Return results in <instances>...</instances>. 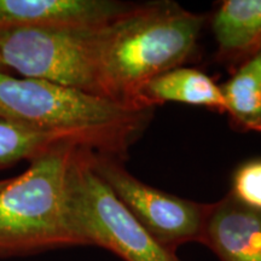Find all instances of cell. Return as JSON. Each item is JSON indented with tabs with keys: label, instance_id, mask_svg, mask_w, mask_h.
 Here are the masks:
<instances>
[{
	"label": "cell",
	"instance_id": "obj_1",
	"mask_svg": "<svg viewBox=\"0 0 261 261\" xmlns=\"http://www.w3.org/2000/svg\"><path fill=\"white\" fill-rule=\"evenodd\" d=\"M150 112L46 80L0 73V116L18 126L76 137L99 154L125 152Z\"/></svg>",
	"mask_w": 261,
	"mask_h": 261
},
{
	"label": "cell",
	"instance_id": "obj_2",
	"mask_svg": "<svg viewBox=\"0 0 261 261\" xmlns=\"http://www.w3.org/2000/svg\"><path fill=\"white\" fill-rule=\"evenodd\" d=\"M204 21L203 15L163 2L137 4L108 24L102 54L107 97L149 109L139 103L142 90L194 55Z\"/></svg>",
	"mask_w": 261,
	"mask_h": 261
},
{
	"label": "cell",
	"instance_id": "obj_3",
	"mask_svg": "<svg viewBox=\"0 0 261 261\" xmlns=\"http://www.w3.org/2000/svg\"><path fill=\"white\" fill-rule=\"evenodd\" d=\"M74 142L33 159L27 171L0 190V257L25 256L83 246L68 204V171ZM84 148V146H83Z\"/></svg>",
	"mask_w": 261,
	"mask_h": 261
},
{
	"label": "cell",
	"instance_id": "obj_4",
	"mask_svg": "<svg viewBox=\"0 0 261 261\" xmlns=\"http://www.w3.org/2000/svg\"><path fill=\"white\" fill-rule=\"evenodd\" d=\"M107 27L0 32V55L10 71L23 77L46 80L108 98L102 70Z\"/></svg>",
	"mask_w": 261,
	"mask_h": 261
},
{
	"label": "cell",
	"instance_id": "obj_5",
	"mask_svg": "<svg viewBox=\"0 0 261 261\" xmlns=\"http://www.w3.org/2000/svg\"><path fill=\"white\" fill-rule=\"evenodd\" d=\"M91 149L77 146L68 171V204L83 246H98L125 261H180L151 237L97 174Z\"/></svg>",
	"mask_w": 261,
	"mask_h": 261
},
{
	"label": "cell",
	"instance_id": "obj_6",
	"mask_svg": "<svg viewBox=\"0 0 261 261\" xmlns=\"http://www.w3.org/2000/svg\"><path fill=\"white\" fill-rule=\"evenodd\" d=\"M90 160L97 174L161 246L174 252L182 243L201 242L211 204L196 203L146 185L114 156L91 150Z\"/></svg>",
	"mask_w": 261,
	"mask_h": 261
},
{
	"label": "cell",
	"instance_id": "obj_7",
	"mask_svg": "<svg viewBox=\"0 0 261 261\" xmlns=\"http://www.w3.org/2000/svg\"><path fill=\"white\" fill-rule=\"evenodd\" d=\"M136 5L114 0H0V32L102 27Z\"/></svg>",
	"mask_w": 261,
	"mask_h": 261
},
{
	"label": "cell",
	"instance_id": "obj_8",
	"mask_svg": "<svg viewBox=\"0 0 261 261\" xmlns=\"http://www.w3.org/2000/svg\"><path fill=\"white\" fill-rule=\"evenodd\" d=\"M201 242L220 261H261V212L227 195L211 204Z\"/></svg>",
	"mask_w": 261,
	"mask_h": 261
},
{
	"label": "cell",
	"instance_id": "obj_9",
	"mask_svg": "<svg viewBox=\"0 0 261 261\" xmlns=\"http://www.w3.org/2000/svg\"><path fill=\"white\" fill-rule=\"evenodd\" d=\"M218 58L241 64L261 52V0H226L214 12Z\"/></svg>",
	"mask_w": 261,
	"mask_h": 261
},
{
	"label": "cell",
	"instance_id": "obj_10",
	"mask_svg": "<svg viewBox=\"0 0 261 261\" xmlns=\"http://www.w3.org/2000/svg\"><path fill=\"white\" fill-rule=\"evenodd\" d=\"M167 102L203 107L226 113L220 86L212 77L194 68L179 67L149 81L139 94L143 108L151 109L155 104Z\"/></svg>",
	"mask_w": 261,
	"mask_h": 261
},
{
	"label": "cell",
	"instance_id": "obj_11",
	"mask_svg": "<svg viewBox=\"0 0 261 261\" xmlns=\"http://www.w3.org/2000/svg\"><path fill=\"white\" fill-rule=\"evenodd\" d=\"M220 89L234 125L261 133V52L241 64Z\"/></svg>",
	"mask_w": 261,
	"mask_h": 261
},
{
	"label": "cell",
	"instance_id": "obj_12",
	"mask_svg": "<svg viewBox=\"0 0 261 261\" xmlns=\"http://www.w3.org/2000/svg\"><path fill=\"white\" fill-rule=\"evenodd\" d=\"M64 142H74L87 148L76 137L18 126L0 116V169L12 167L23 160L32 161Z\"/></svg>",
	"mask_w": 261,
	"mask_h": 261
},
{
	"label": "cell",
	"instance_id": "obj_13",
	"mask_svg": "<svg viewBox=\"0 0 261 261\" xmlns=\"http://www.w3.org/2000/svg\"><path fill=\"white\" fill-rule=\"evenodd\" d=\"M228 195L246 207L261 212V159L244 162L234 171Z\"/></svg>",
	"mask_w": 261,
	"mask_h": 261
},
{
	"label": "cell",
	"instance_id": "obj_14",
	"mask_svg": "<svg viewBox=\"0 0 261 261\" xmlns=\"http://www.w3.org/2000/svg\"><path fill=\"white\" fill-rule=\"evenodd\" d=\"M0 73L11 74V73H10V70L8 69V67H6V64L4 63V61H3V57H2V55H0Z\"/></svg>",
	"mask_w": 261,
	"mask_h": 261
},
{
	"label": "cell",
	"instance_id": "obj_15",
	"mask_svg": "<svg viewBox=\"0 0 261 261\" xmlns=\"http://www.w3.org/2000/svg\"><path fill=\"white\" fill-rule=\"evenodd\" d=\"M10 181H11V178H8V179H3V180H0V190H2L3 188H5L6 185H8Z\"/></svg>",
	"mask_w": 261,
	"mask_h": 261
}]
</instances>
